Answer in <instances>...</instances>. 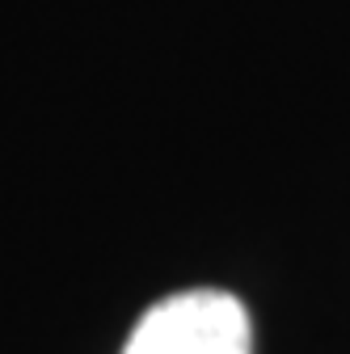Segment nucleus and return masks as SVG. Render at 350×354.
<instances>
[{"label":"nucleus","mask_w":350,"mask_h":354,"mask_svg":"<svg viewBox=\"0 0 350 354\" xmlns=\"http://www.w3.org/2000/svg\"><path fill=\"white\" fill-rule=\"evenodd\" d=\"M122 354H253L249 313L215 287L165 295L136 321Z\"/></svg>","instance_id":"nucleus-1"}]
</instances>
